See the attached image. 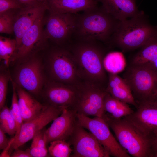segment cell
<instances>
[{
    "mask_svg": "<svg viewBox=\"0 0 157 157\" xmlns=\"http://www.w3.org/2000/svg\"><path fill=\"white\" fill-rule=\"evenodd\" d=\"M68 46L74 56L81 80L106 89L108 78L104 60L109 47L97 40L76 39Z\"/></svg>",
    "mask_w": 157,
    "mask_h": 157,
    "instance_id": "obj_1",
    "label": "cell"
},
{
    "mask_svg": "<svg viewBox=\"0 0 157 157\" xmlns=\"http://www.w3.org/2000/svg\"><path fill=\"white\" fill-rule=\"evenodd\" d=\"M119 21L101 6L76 13V27L73 40H96L110 46Z\"/></svg>",
    "mask_w": 157,
    "mask_h": 157,
    "instance_id": "obj_2",
    "label": "cell"
},
{
    "mask_svg": "<svg viewBox=\"0 0 157 157\" xmlns=\"http://www.w3.org/2000/svg\"><path fill=\"white\" fill-rule=\"evenodd\" d=\"M157 33V26L150 23L144 12L124 20L119 21L110 40L113 45L126 52L140 48Z\"/></svg>",
    "mask_w": 157,
    "mask_h": 157,
    "instance_id": "obj_3",
    "label": "cell"
},
{
    "mask_svg": "<svg viewBox=\"0 0 157 157\" xmlns=\"http://www.w3.org/2000/svg\"><path fill=\"white\" fill-rule=\"evenodd\" d=\"M42 56L49 80L75 85L83 81L74 56L68 46L49 42L42 50Z\"/></svg>",
    "mask_w": 157,
    "mask_h": 157,
    "instance_id": "obj_4",
    "label": "cell"
},
{
    "mask_svg": "<svg viewBox=\"0 0 157 157\" xmlns=\"http://www.w3.org/2000/svg\"><path fill=\"white\" fill-rule=\"evenodd\" d=\"M103 118L112 129L122 147L134 157H151V140L124 117L112 118L105 114Z\"/></svg>",
    "mask_w": 157,
    "mask_h": 157,
    "instance_id": "obj_5",
    "label": "cell"
},
{
    "mask_svg": "<svg viewBox=\"0 0 157 157\" xmlns=\"http://www.w3.org/2000/svg\"><path fill=\"white\" fill-rule=\"evenodd\" d=\"M10 80L16 86L32 95L40 96L48 80L44 67L42 50L14 64Z\"/></svg>",
    "mask_w": 157,
    "mask_h": 157,
    "instance_id": "obj_6",
    "label": "cell"
},
{
    "mask_svg": "<svg viewBox=\"0 0 157 157\" xmlns=\"http://www.w3.org/2000/svg\"><path fill=\"white\" fill-rule=\"evenodd\" d=\"M122 78L129 86L137 104L157 99V72L129 64Z\"/></svg>",
    "mask_w": 157,
    "mask_h": 157,
    "instance_id": "obj_7",
    "label": "cell"
},
{
    "mask_svg": "<svg viewBox=\"0 0 157 157\" xmlns=\"http://www.w3.org/2000/svg\"><path fill=\"white\" fill-rule=\"evenodd\" d=\"M76 13H49L45 18L44 40L54 44L68 46L73 40L75 31Z\"/></svg>",
    "mask_w": 157,
    "mask_h": 157,
    "instance_id": "obj_8",
    "label": "cell"
},
{
    "mask_svg": "<svg viewBox=\"0 0 157 157\" xmlns=\"http://www.w3.org/2000/svg\"><path fill=\"white\" fill-rule=\"evenodd\" d=\"M107 92L88 82L82 81L78 85L77 94L72 109L77 113L89 117H102L104 97Z\"/></svg>",
    "mask_w": 157,
    "mask_h": 157,
    "instance_id": "obj_9",
    "label": "cell"
},
{
    "mask_svg": "<svg viewBox=\"0 0 157 157\" xmlns=\"http://www.w3.org/2000/svg\"><path fill=\"white\" fill-rule=\"evenodd\" d=\"M76 117L78 124L94 135L110 156L130 157L113 136L110 127L103 118L94 117L91 118L77 113Z\"/></svg>",
    "mask_w": 157,
    "mask_h": 157,
    "instance_id": "obj_10",
    "label": "cell"
},
{
    "mask_svg": "<svg viewBox=\"0 0 157 157\" xmlns=\"http://www.w3.org/2000/svg\"><path fill=\"white\" fill-rule=\"evenodd\" d=\"M45 13L35 22L22 38L10 61V65L24 60L43 50L48 43L43 37Z\"/></svg>",
    "mask_w": 157,
    "mask_h": 157,
    "instance_id": "obj_11",
    "label": "cell"
},
{
    "mask_svg": "<svg viewBox=\"0 0 157 157\" xmlns=\"http://www.w3.org/2000/svg\"><path fill=\"white\" fill-rule=\"evenodd\" d=\"M45 104L44 108L39 115L24 122L17 136L10 140L11 143L8 150L10 156L14 149L32 139L36 134L58 116L63 110Z\"/></svg>",
    "mask_w": 157,
    "mask_h": 157,
    "instance_id": "obj_12",
    "label": "cell"
},
{
    "mask_svg": "<svg viewBox=\"0 0 157 157\" xmlns=\"http://www.w3.org/2000/svg\"><path fill=\"white\" fill-rule=\"evenodd\" d=\"M85 129L77 122L67 141L72 147L73 151L70 157H110L109 154L94 135Z\"/></svg>",
    "mask_w": 157,
    "mask_h": 157,
    "instance_id": "obj_13",
    "label": "cell"
},
{
    "mask_svg": "<svg viewBox=\"0 0 157 157\" xmlns=\"http://www.w3.org/2000/svg\"><path fill=\"white\" fill-rule=\"evenodd\" d=\"M78 85L48 80L40 96L46 104L63 109H72L76 98Z\"/></svg>",
    "mask_w": 157,
    "mask_h": 157,
    "instance_id": "obj_14",
    "label": "cell"
},
{
    "mask_svg": "<svg viewBox=\"0 0 157 157\" xmlns=\"http://www.w3.org/2000/svg\"><path fill=\"white\" fill-rule=\"evenodd\" d=\"M136 108L125 117L151 140L157 133V99L137 103Z\"/></svg>",
    "mask_w": 157,
    "mask_h": 157,
    "instance_id": "obj_15",
    "label": "cell"
},
{
    "mask_svg": "<svg viewBox=\"0 0 157 157\" xmlns=\"http://www.w3.org/2000/svg\"><path fill=\"white\" fill-rule=\"evenodd\" d=\"M47 9L45 2L16 10L14 26V33L17 42L16 49L25 33L36 20L46 13Z\"/></svg>",
    "mask_w": 157,
    "mask_h": 157,
    "instance_id": "obj_16",
    "label": "cell"
},
{
    "mask_svg": "<svg viewBox=\"0 0 157 157\" xmlns=\"http://www.w3.org/2000/svg\"><path fill=\"white\" fill-rule=\"evenodd\" d=\"M76 113L71 108L63 109L61 114L45 131L47 144L57 140L68 141L77 123Z\"/></svg>",
    "mask_w": 157,
    "mask_h": 157,
    "instance_id": "obj_17",
    "label": "cell"
},
{
    "mask_svg": "<svg viewBox=\"0 0 157 157\" xmlns=\"http://www.w3.org/2000/svg\"><path fill=\"white\" fill-rule=\"evenodd\" d=\"M50 14L76 13L98 6V0H49L45 2Z\"/></svg>",
    "mask_w": 157,
    "mask_h": 157,
    "instance_id": "obj_18",
    "label": "cell"
},
{
    "mask_svg": "<svg viewBox=\"0 0 157 157\" xmlns=\"http://www.w3.org/2000/svg\"><path fill=\"white\" fill-rule=\"evenodd\" d=\"M106 10L116 19L122 21L140 13L137 0H98Z\"/></svg>",
    "mask_w": 157,
    "mask_h": 157,
    "instance_id": "obj_19",
    "label": "cell"
},
{
    "mask_svg": "<svg viewBox=\"0 0 157 157\" xmlns=\"http://www.w3.org/2000/svg\"><path fill=\"white\" fill-rule=\"evenodd\" d=\"M129 64L144 66L157 72V33L140 48Z\"/></svg>",
    "mask_w": 157,
    "mask_h": 157,
    "instance_id": "obj_20",
    "label": "cell"
},
{
    "mask_svg": "<svg viewBox=\"0 0 157 157\" xmlns=\"http://www.w3.org/2000/svg\"><path fill=\"white\" fill-rule=\"evenodd\" d=\"M108 82L106 91L114 98L135 107L137 104L131 90L125 80L117 74L108 72Z\"/></svg>",
    "mask_w": 157,
    "mask_h": 157,
    "instance_id": "obj_21",
    "label": "cell"
},
{
    "mask_svg": "<svg viewBox=\"0 0 157 157\" xmlns=\"http://www.w3.org/2000/svg\"><path fill=\"white\" fill-rule=\"evenodd\" d=\"M15 86L23 119L24 122H26L39 115L44 108L45 104L39 101L24 89Z\"/></svg>",
    "mask_w": 157,
    "mask_h": 157,
    "instance_id": "obj_22",
    "label": "cell"
},
{
    "mask_svg": "<svg viewBox=\"0 0 157 157\" xmlns=\"http://www.w3.org/2000/svg\"><path fill=\"white\" fill-rule=\"evenodd\" d=\"M104 65L107 72L117 74L122 71L126 65L123 54L120 52H108L104 60Z\"/></svg>",
    "mask_w": 157,
    "mask_h": 157,
    "instance_id": "obj_23",
    "label": "cell"
},
{
    "mask_svg": "<svg viewBox=\"0 0 157 157\" xmlns=\"http://www.w3.org/2000/svg\"><path fill=\"white\" fill-rule=\"evenodd\" d=\"M17 46L15 39H11L2 36H0V59L5 62L9 67L10 60L15 52Z\"/></svg>",
    "mask_w": 157,
    "mask_h": 157,
    "instance_id": "obj_24",
    "label": "cell"
},
{
    "mask_svg": "<svg viewBox=\"0 0 157 157\" xmlns=\"http://www.w3.org/2000/svg\"><path fill=\"white\" fill-rule=\"evenodd\" d=\"M48 150L49 155L53 157L70 156L73 150L68 141L63 140H57L50 143Z\"/></svg>",
    "mask_w": 157,
    "mask_h": 157,
    "instance_id": "obj_25",
    "label": "cell"
},
{
    "mask_svg": "<svg viewBox=\"0 0 157 157\" xmlns=\"http://www.w3.org/2000/svg\"><path fill=\"white\" fill-rule=\"evenodd\" d=\"M0 129L10 135H14L16 133L15 122L11 114L10 109L6 105L0 110Z\"/></svg>",
    "mask_w": 157,
    "mask_h": 157,
    "instance_id": "obj_26",
    "label": "cell"
},
{
    "mask_svg": "<svg viewBox=\"0 0 157 157\" xmlns=\"http://www.w3.org/2000/svg\"><path fill=\"white\" fill-rule=\"evenodd\" d=\"M13 87V93L11 105L10 108L11 114L14 120L16 126V131L13 138H16L18 135L21 128L24 122L19 107L18 96L15 83L11 81Z\"/></svg>",
    "mask_w": 157,
    "mask_h": 157,
    "instance_id": "obj_27",
    "label": "cell"
},
{
    "mask_svg": "<svg viewBox=\"0 0 157 157\" xmlns=\"http://www.w3.org/2000/svg\"><path fill=\"white\" fill-rule=\"evenodd\" d=\"M17 9L0 13V33L8 34L14 33L15 17Z\"/></svg>",
    "mask_w": 157,
    "mask_h": 157,
    "instance_id": "obj_28",
    "label": "cell"
},
{
    "mask_svg": "<svg viewBox=\"0 0 157 157\" xmlns=\"http://www.w3.org/2000/svg\"><path fill=\"white\" fill-rule=\"evenodd\" d=\"M8 68L5 64L0 66V109L5 105L8 82L11 78Z\"/></svg>",
    "mask_w": 157,
    "mask_h": 157,
    "instance_id": "obj_29",
    "label": "cell"
},
{
    "mask_svg": "<svg viewBox=\"0 0 157 157\" xmlns=\"http://www.w3.org/2000/svg\"><path fill=\"white\" fill-rule=\"evenodd\" d=\"M133 111L128 104L123 102L111 114H105L112 118L117 119L125 117L130 114Z\"/></svg>",
    "mask_w": 157,
    "mask_h": 157,
    "instance_id": "obj_30",
    "label": "cell"
},
{
    "mask_svg": "<svg viewBox=\"0 0 157 157\" xmlns=\"http://www.w3.org/2000/svg\"><path fill=\"white\" fill-rule=\"evenodd\" d=\"M26 6L18 0H0V13L9 10L19 9Z\"/></svg>",
    "mask_w": 157,
    "mask_h": 157,
    "instance_id": "obj_31",
    "label": "cell"
},
{
    "mask_svg": "<svg viewBox=\"0 0 157 157\" xmlns=\"http://www.w3.org/2000/svg\"><path fill=\"white\" fill-rule=\"evenodd\" d=\"M45 130L44 129L36 134L32 139L31 147L37 149H47Z\"/></svg>",
    "mask_w": 157,
    "mask_h": 157,
    "instance_id": "obj_32",
    "label": "cell"
},
{
    "mask_svg": "<svg viewBox=\"0 0 157 157\" xmlns=\"http://www.w3.org/2000/svg\"><path fill=\"white\" fill-rule=\"evenodd\" d=\"M6 133L0 129V149L6 151L8 148L10 140H9L5 135Z\"/></svg>",
    "mask_w": 157,
    "mask_h": 157,
    "instance_id": "obj_33",
    "label": "cell"
},
{
    "mask_svg": "<svg viewBox=\"0 0 157 157\" xmlns=\"http://www.w3.org/2000/svg\"><path fill=\"white\" fill-rule=\"evenodd\" d=\"M11 157H32L28 150L24 151L19 148L14 149L10 155Z\"/></svg>",
    "mask_w": 157,
    "mask_h": 157,
    "instance_id": "obj_34",
    "label": "cell"
},
{
    "mask_svg": "<svg viewBox=\"0 0 157 157\" xmlns=\"http://www.w3.org/2000/svg\"><path fill=\"white\" fill-rule=\"evenodd\" d=\"M157 154V133L152 138L151 141V157Z\"/></svg>",
    "mask_w": 157,
    "mask_h": 157,
    "instance_id": "obj_35",
    "label": "cell"
},
{
    "mask_svg": "<svg viewBox=\"0 0 157 157\" xmlns=\"http://www.w3.org/2000/svg\"><path fill=\"white\" fill-rule=\"evenodd\" d=\"M26 5H34L42 3H39L36 0H18Z\"/></svg>",
    "mask_w": 157,
    "mask_h": 157,
    "instance_id": "obj_36",
    "label": "cell"
},
{
    "mask_svg": "<svg viewBox=\"0 0 157 157\" xmlns=\"http://www.w3.org/2000/svg\"><path fill=\"white\" fill-rule=\"evenodd\" d=\"M39 3H43L49 0H36Z\"/></svg>",
    "mask_w": 157,
    "mask_h": 157,
    "instance_id": "obj_37",
    "label": "cell"
},
{
    "mask_svg": "<svg viewBox=\"0 0 157 157\" xmlns=\"http://www.w3.org/2000/svg\"><path fill=\"white\" fill-rule=\"evenodd\" d=\"M154 157H157V154L155 155Z\"/></svg>",
    "mask_w": 157,
    "mask_h": 157,
    "instance_id": "obj_38",
    "label": "cell"
}]
</instances>
